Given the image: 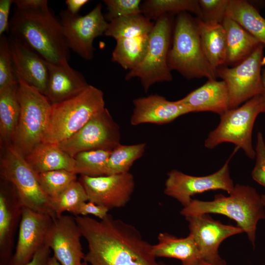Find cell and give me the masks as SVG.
<instances>
[{
  "mask_svg": "<svg viewBox=\"0 0 265 265\" xmlns=\"http://www.w3.org/2000/svg\"><path fill=\"white\" fill-rule=\"evenodd\" d=\"M87 242L84 261L90 265H170L157 260L152 246L133 225L108 214L97 220L75 217Z\"/></svg>",
  "mask_w": 265,
  "mask_h": 265,
  "instance_id": "cell-1",
  "label": "cell"
},
{
  "mask_svg": "<svg viewBox=\"0 0 265 265\" xmlns=\"http://www.w3.org/2000/svg\"><path fill=\"white\" fill-rule=\"evenodd\" d=\"M9 21V36L15 38L46 61L68 63L70 49L62 25L48 6L47 0H14Z\"/></svg>",
  "mask_w": 265,
  "mask_h": 265,
  "instance_id": "cell-2",
  "label": "cell"
},
{
  "mask_svg": "<svg viewBox=\"0 0 265 265\" xmlns=\"http://www.w3.org/2000/svg\"><path fill=\"white\" fill-rule=\"evenodd\" d=\"M219 214L236 221L255 246L258 222L265 219V211L261 195L249 186L236 184L229 196L216 194L212 201L192 200L180 214L185 217L198 214Z\"/></svg>",
  "mask_w": 265,
  "mask_h": 265,
  "instance_id": "cell-3",
  "label": "cell"
},
{
  "mask_svg": "<svg viewBox=\"0 0 265 265\" xmlns=\"http://www.w3.org/2000/svg\"><path fill=\"white\" fill-rule=\"evenodd\" d=\"M105 107L103 91L90 84L78 95L52 104L48 127L42 142H61L79 131Z\"/></svg>",
  "mask_w": 265,
  "mask_h": 265,
  "instance_id": "cell-4",
  "label": "cell"
},
{
  "mask_svg": "<svg viewBox=\"0 0 265 265\" xmlns=\"http://www.w3.org/2000/svg\"><path fill=\"white\" fill-rule=\"evenodd\" d=\"M167 63L171 71L176 70L187 79L217 77L203 53L195 19L186 12L176 18Z\"/></svg>",
  "mask_w": 265,
  "mask_h": 265,
  "instance_id": "cell-5",
  "label": "cell"
},
{
  "mask_svg": "<svg viewBox=\"0 0 265 265\" xmlns=\"http://www.w3.org/2000/svg\"><path fill=\"white\" fill-rule=\"evenodd\" d=\"M17 78L20 111L13 143L26 157L42 141L49 123L52 104L45 95L20 77Z\"/></svg>",
  "mask_w": 265,
  "mask_h": 265,
  "instance_id": "cell-6",
  "label": "cell"
},
{
  "mask_svg": "<svg viewBox=\"0 0 265 265\" xmlns=\"http://www.w3.org/2000/svg\"><path fill=\"white\" fill-rule=\"evenodd\" d=\"M2 148L1 179L13 185L24 207L48 214L54 219L49 199L40 185L37 173L28 163L25 156L13 143Z\"/></svg>",
  "mask_w": 265,
  "mask_h": 265,
  "instance_id": "cell-7",
  "label": "cell"
},
{
  "mask_svg": "<svg viewBox=\"0 0 265 265\" xmlns=\"http://www.w3.org/2000/svg\"><path fill=\"white\" fill-rule=\"evenodd\" d=\"M262 112V94L225 111L220 115L218 125L206 139L205 147L213 149L222 143L230 142L243 150L249 158L254 159L256 152L252 142V131L255 120Z\"/></svg>",
  "mask_w": 265,
  "mask_h": 265,
  "instance_id": "cell-8",
  "label": "cell"
},
{
  "mask_svg": "<svg viewBox=\"0 0 265 265\" xmlns=\"http://www.w3.org/2000/svg\"><path fill=\"white\" fill-rule=\"evenodd\" d=\"M172 32V22L169 14L158 19L149 34V44L142 62L126 75V80L140 79L145 92L156 83L172 80L168 63Z\"/></svg>",
  "mask_w": 265,
  "mask_h": 265,
  "instance_id": "cell-9",
  "label": "cell"
},
{
  "mask_svg": "<svg viewBox=\"0 0 265 265\" xmlns=\"http://www.w3.org/2000/svg\"><path fill=\"white\" fill-rule=\"evenodd\" d=\"M264 47V45L261 44L248 57L235 66L220 67L216 70L217 77L227 87L230 109L237 108L242 103L264 93L261 75Z\"/></svg>",
  "mask_w": 265,
  "mask_h": 265,
  "instance_id": "cell-10",
  "label": "cell"
},
{
  "mask_svg": "<svg viewBox=\"0 0 265 265\" xmlns=\"http://www.w3.org/2000/svg\"><path fill=\"white\" fill-rule=\"evenodd\" d=\"M101 3H98L84 16L73 15L67 10L59 13L60 21L67 45L83 59L91 60L94 56V40L104 34L108 22L102 11Z\"/></svg>",
  "mask_w": 265,
  "mask_h": 265,
  "instance_id": "cell-11",
  "label": "cell"
},
{
  "mask_svg": "<svg viewBox=\"0 0 265 265\" xmlns=\"http://www.w3.org/2000/svg\"><path fill=\"white\" fill-rule=\"evenodd\" d=\"M120 128L105 107L94 115L79 131L57 144L73 157L78 153L93 150L112 151L120 144Z\"/></svg>",
  "mask_w": 265,
  "mask_h": 265,
  "instance_id": "cell-12",
  "label": "cell"
},
{
  "mask_svg": "<svg viewBox=\"0 0 265 265\" xmlns=\"http://www.w3.org/2000/svg\"><path fill=\"white\" fill-rule=\"evenodd\" d=\"M231 156L223 166L212 174L194 176L173 169L167 174L164 193L177 200L184 207L188 206L195 194L221 189L230 194L235 185L229 172Z\"/></svg>",
  "mask_w": 265,
  "mask_h": 265,
  "instance_id": "cell-13",
  "label": "cell"
},
{
  "mask_svg": "<svg viewBox=\"0 0 265 265\" xmlns=\"http://www.w3.org/2000/svg\"><path fill=\"white\" fill-rule=\"evenodd\" d=\"M79 181L86 191L88 201L108 210L125 206L135 186L133 177L129 172L98 177L80 176Z\"/></svg>",
  "mask_w": 265,
  "mask_h": 265,
  "instance_id": "cell-14",
  "label": "cell"
},
{
  "mask_svg": "<svg viewBox=\"0 0 265 265\" xmlns=\"http://www.w3.org/2000/svg\"><path fill=\"white\" fill-rule=\"evenodd\" d=\"M82 234L75 218L62 214L53 219L45 244L61 265H81L85 254L80 242Z\"/></svg>",
  "mask_w": 265,
  "mask_h": 265,
  "instance_id": "cell-15",
  "label": "cell"
},
{
  "mask_svg": "<svg viewBox=\"0 0 265 265\" xmlns=\"http://www.w3.org/2000/svg\"><path fill=\"white\" fill-rule=\"evenodd\" d=\"M185 218L188 223L189 234L196 244L200 259L209 262H215L222 260L218 249L222 241L230 237L243 232L238 226L224 224L206 214L187 216Z\"/></svg>",
  "mask_w": 265,
  "mask_h": 265,
  "instance_id": "cell-16",
  "label": "cell"
},
{
  "mask_svg": "<svg viewBox=\"0 0 265 265\" xmlns=\"http://www.w3.org/2000/svg\"><path fill=\"white\" fill-rule=\"evenodd\" d=\"M53 221L49 214L24 207L16 249L9 265H25L44 245Z\"/></svg>",
  "mask_w": 265,
  "mask_h": 265,
  "instance_id": "cell-17",
  "label": "cell"
},
{
  "mask_svg": "<svg viewBox=\"0 0 265 265\" xmlns=\"http://www.w3.org/2000/svg\"><path fill=\"white\" fill-rule=\"evenodd\" d=\"M24 206L13 185L0 182V265H9L12 257L14 237Z\"/></svg>",
  "mask_w": 265,
  "mask_h": 265,
  "instance_id": "cell-18",
  "label": "cell"
},
{
  "mask_svg": "<svg viewBox=\"0 0 265 265\" xmlns=\"http://www.w3.org/2000/svg\"><path fill=\"white\" fill-rule=\"evenodd\" d=\"M133 104L134 108L130 120L132 126L143 123L165 124L190 113L179 100L170 101L157 94L134 99Z\"/></svg>",
  "mask_w": 265,
  "mask_h": 265,
  "instance_id": "cell-19",
  "label": "cell"
},
{
  "mask_svg": "<svg viewBox=\"0 0 265 265\" xmlns=\"http://www.w3.org/2000/svg\"><path fill=\"white\" fill-rule=\"evenodd\" d=\"M9 39L17 76L45 95L48 82L46 61L17 39Z\"/></svg>",
  "mask_w": 265,
  "mask_h": 265,
  "instance_id": "cell-20",
  "label": "cell"
},
{
  "mask_svg": "<svg viewBox=\"0 0 265 265\" xmlns=\"http://www.w3.org/2000/svg\"><path fill=\"white\" fill-rule=\"evenodd\" d=\"M46 62L48 82L45 95L52 104L78 95L89 85L83 75L68 63L55 64Z\"/></svg>",
  "mask_w": 265,
  "mask_h": 265,
  "instance_id": "cell-21",
  "label": "cell"
},
{
  "mask_svg": "<svg viewBox=\"0 0 265 265\" xmlns=\"http://www.w3.org/2000/svg\"><path fill=\"white\" fill-rule=\"evenodd\" d=\"M179 101L190 112L211 111L222 114L230 109L229 92L223 80H208Z\"/></svg>",
  "mask_w": 265,
  "mask_h": 265,
  "instance_id": "cell-22",
  "label": "cell"
},
{
  "mask_svg": "<svg viewBox=\"0 0 265 265\" xmlns=\"http://www.w3.org/2000/svg\"><path fill=\"white\" fill-rule=\"evenodd\" d=\"M221 24L225 29L226 37L225 64L232 66L239 64L262 44L258 39L228 16H225Z\"/></svg>",
  "mask_w": 265,
  "mask_h": 265,
  "instance_id": "cell-23",
  "label": "cell"
},
{
  "mask_svg": "<svg viewBox=\"0 0 265 265\" xmlns=\"http://www.w3.org/2000/svg\"><path fill=\"white\" fill-rule=\"evenodd\" d=\"M204 55L212 70H216L226 60V37L220 23L206 22L195 19Z\"/></svg>",
  "mask_w": 265,
  "mask_h": 265,
  "instance_id": "cell-24",
  "label": "cell"
},
{
  "mask_svg": "<svg viewBox=\"0 0 265 265\" xmlns=\"http://www.w3.org/2000/svg\"><path fill=\"white\" fill-rule=\"evenodd\" d=\"M25 157L37 174L57 170L74 172V158L62 150L57 144L41 142Z\"/></svg>",
  "mask_w": 265,
  "mask_h": 265,
  "instance_id": "cell-25",
  "label": "cell"
},
{
  "mask_svg": "<svg viewBox=\"0 0 265 265\" xmlns=\"http://www.w3.org/2000/svg\"><path fill=\"white\" fill-rule=\"evenodd\" d=\"M158 239V243L152 246L153 253L157 258L176 259L181 260L182 264L200 258L196 244L190 234L186 238H178L167 233H160Z\"/></svg>",
  "mask_w": 265,
  "mask_h": 265,
  "instance_id": "cell-26",
  "label": "cell"
},
{
  "mask_svg": "<svg viewBox=\"0 0 265 265\" xmlns=\"http://www.w3.org/2000/svg\"><path fill=\"white\" fill-rule=\"evenodd\" d=\"M18 83L0 88V141L2 146L13 143L20 106Z\"/></svg>",
  "mask_w": 265,
  "mask_h": 265,
  "instance_id": "cell-27",
  "label": "cell"
},
{
  "mask_svg": "<svg viewBox=\"0 0 265 265\" xmlns=\"http://www.w3.org/2000/svg\"><path fill=\"white\" fill-rule=\"evenodd\" d=\"M226 15L265 45V19L247 1L229 0Z\"/></svg>",
  "mask_w": 265,
  "mask_h": 265,
  "instance_id": "cell-28",
  "label": "cell"
},
{
  "mask_svg": "<svg viewBox=\"0 0 265 265\" xmlns=\"http://www.w3.org/2000/svg\"><path fill=\"white\" fill-rule=\"evenodd\" d=\"M149 44V35L119 38L112 53L111 61L131 71L144 59Z\"/></svg>",
  "mask_w": 265,
  "mask_h": 265,
  "instance_id": "cell-29",
  "label": "cell"
},
{
  "mask_svg": "<svg viewBox=\"0 0 265 265\" xmlns=\"http://www.w3.org/2000/svg\"><path fill=\"white\" fill-rule=\"evenodd\" d=\"M154 24L142 13L119 17L108 22L104 34L115 40L149 35Z\"/></svg>",
  "mask_w": 265,
  "mask_h": 265,
  "instance_id": "cell-30",
  "label": "cell"
},
{
  "mask_svg": "<svg viewBox=\"0 0 265 265\" xmlns=\"http://www.w3.org/2000/svg\"><path fill=\"white\" fill-rule=\"evenodd\" d=\"M142 14L150 20L156 21L168 14L189 11L202 18V12L198 0H147L141 3Z\"/></svg>",
  "mask_w": 265,
  "mask_h": 265,
  "instance_id": "cell-31",
  "label": "cell"
},
{
  "mask_svg": "<svg viewBox=\"0 0 265 265\" xmlns=\"http://www.w3.org/2000/svg\"><path fill=\"white\" fill-rule=\"evenodd\" d=\"M145 149L144 143L130 145L119 144L111 151L106 175L129 172L133 162L143 156Z\"/></svg>",
  "mask_w": 265,
  "mask_h": 265,
  "instance_id": "cell-32",
  "label": "cell"
},
{
  "mask_svg": "<svg viewBox=\"0 0 265 265\" xmlns=\"http://www.w3.org/2000/svg\"><path fill=\"white\" fill-rule=\"evenodd\" d=\"M111 152L110 150L100 149L78 153L74 157V173L88 177L106 175L107 163Z\"/></svg>",
  "mask_w": 265,
  "mask_h": 265,
  "instance_id": "cell-33",
  "label": "cell"
},
{
  "mask_svg": "<svg viewBox=\"0 0 265 265\" xmlns=\"http://www.w3.org/2000/svg\"><path fill=\"white\" fill-rule=\"evenodd\" d=\"M87 201L88 198L84 187L79 181L76 180L58 196L50 199V204L56 218L65 212L76 216L80 205Z\"/></svg>",
  "mask_w": 265,
  "mask_h": 265,
  "instance_id": "cell-34",
  "label": "cell"
},
{
  "mask_svg": "<svg viewBox=\"0 0 265 265\" xmlns=\"http://www.w3.org/2000/svg\"><path fill=\"white\" fill-rule=\"evenodd\" d=\"M37 175L40 185L49 200L58 196L77 180V174L66 170H53Z\"/></svg>",
  "mask_w": 265,
  "mask_h": 265,
  "instance_id": "cell-35",
  "label": "cell"
},
{
  "mask_svg": "<svg viewBox=\"0 0 265 265\" xmlns=\"http://www.w3.org/2000/svg\"><path fill=\"white\" fill-rule=\"evenodd\" d=\"M9 37L0 36V88L18 83Z\"/></svg>",
  "mask_w": 265,
  "mask_h": 265,
  "instance_id": "cell-36",
  "label": "cell"
},
{
  "mask_svg": "<svg viewBox=\"0 0 265 265\" xmlns=\"http://www.w3.org/2000/svg\"><path fill=\"white\" fill-rule=\"evenodd\" d=\"M107 12L105 16L109 22L116 18L142 13L140 0H105Z\"/></svg>",
  "mask_w": 265,
  "mask_h": 265,
  "instance_id": "cell-37",
  "label": "cell"
},
{
  "mask_svg": "<svg viewBox=\"0 0 265 265\" xmlns=\"http://www.w3.org/2000/svg\"><path fill=\"white\" fill-rule=\"evenodd\" d=\"M229 0H199L202 18L206 22L221 24L226 16Z\"/></svg>",
  "mask_w": 265,
  "mask_h": 265,
  "instance_id": "cell-38",
  "label": "cell"
},
{
  "mask_svg": "<svg viewBox=\"0 0 265 265\" xmlns=\"http://www.w3.org/2000/svg\"><path fill=\"white\" fill-rule=\"evenodd\" d=\"M256 162L251 172L252 179L265 187V142L261 132H258L255 148Z\"/></svg>",
  "mask_w": 265,
  "mask_h": 265,
  "instance_id": "cell-39",
  "label": "cell"
},
{
  "mask_svg": "<svg viewBox=\"0 0 265 265\" xmlns=\"http://www.w3.org/2000/svg\"><path fill=\"white\" fill-rule=\"evenodd\" d=\"M108 211L109 210L107 208L104 206L88 201V202H85L80 205L75 216H86L88 214H92L101 220L108 214Z\"/></svg>",
  "mask_w": 265,
  "mask_h": 265,
  "instance_id": "cell-40",
  "label": "cell"
},
{
  "mask_svg": "<svg viewBox=\"0 0 265 265\" xmlns=\"http://www.w3.org/2000/svg\"><path fill=\"white\" fill-rule=\"evenodd\" d=\"M13 0H0V36L9 31V16Z\"/></svg>",
  "mask_w": 265,
  "mask_h": 265,
  "instance_id": "cell-41",
  "label": "cell"
},
{
  "mask_svg": "<svg viewBox=\"0 0 265 265\" xmlns=\"http://www.w3.org/2000/svg\"><path fill=\"white\" fill-rule=\"evenodd\" d=\"M51 249L46 244L34 254L32 259L25 265H46L50 257Z\"/></svg>",
  "mask_w": 265,
  "mask_h": 265,
  "instance_id": "cell-42",
  "label": "cell"
},
{
  "mask_svg": "<svg viewBox=\"0 0 265 265\" xmlns=\"http://www.w3.org/2000/svg\"><path fill=\"white\" fill-rule=\"evenodd\" d=\"M89 1L88 0H67V10L71 14L77 15L81 7Z\"/></svg>",
  "mask_w": 265,
  "mask_h": 265,
  "instance_id": "cell-43",
  "label": "cell"
},
{
  "mask_svg": "<svg viewBox=\"0 0 265 265\" xmlns=\"http://www.w3.org/2000/svg\"><path fill=\"white\" fill-rule=\"evenodd\" d=\"M182 265H226V264L223 259L218 262H211L199 258L188 263L182 264Z\"/></svg>",
  "mask_w": 265,
  "mask_h": 265,
  "instance_id": "cell-44",
  "label": "cell"
},
{
  "mask_svg": "<svg viewBox=\"0 0 265 265\" xmlns=\"http://www.w3.org/2000/svg\"><path fill=\"white\" fill-rule=\"evenodd\" d=\"M46 265H61V264L53 256L50 257Z\"/></svg>",
  "mask_w": 265,
  "mask_h": 265,
  "instance_id": "cell-45",
  "label": "cell"
},
{
  "mask_svg": "<svg viewBox=\"0 0 265 265\" xmlns=\"http://www.w3.org/2000/svg\"><path fill=\"white\" fill-rule=\"evenodd\" d=\"M262 110L263 112H265V93L262 94Z\"/></svg>",
  "mask_w": 265,
  "mask_h": 265,
  "instance_id": "cell-46",
  "label": "cell"
},
{
  "mask_svg": "<svg viewBox=\"0 0 265 265\" xmlns=\"http://www.w3.org/2000/svg\"><path fill=\"white\" fill-rule=\"evenodd\" d=\"M262 80L264 88V93H265V70H264L263 74L262 76Z\"/></svg>",
  "mask_w": 265,
  "mask_h": 265,
  "instance_id": "cell-47",
  "label": "cell"
},
{
  "mask_svg": "<svg viewBox=\"0 0 265 265\" xmlns=\"http://www.w3.org/2000/svg\"><path fill=\"white\" fill-rule=\"evenodd\" d=\"M261 197H262L263 203L264 205L265 211V194L261 195Z\"/></svg>",
  "mask_w": 265,
  "mask_h": 265,
  "instance_id": "cell-48",
  "label": "cell"
},
{
  "mask_svg": "<svg viewBox=\"0 0 265 265\" xmlns=\"http://www.w3.org/2000/svg\"><path fill=\"white\" fill-rule=\"evenodd\" d=\"M81 265H88V264H87L86 262L83 261V262L82 263Z\"/></svg>",
  "mask_w": 265,
  "mask_h": 265,
  "instance_id": "cell-49",
  "label": "cell"
},
{
  "mask_svg": "<svg viewBox=\"0 0 265 265\" xmlns=\"http://www.w3.org/2000/svg\"></svg>",
  "mask_w": 265,
  "mask_h": 265,
  "instance_id": "cell-50",
  "label": "cell"
}]
</instances>
